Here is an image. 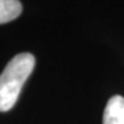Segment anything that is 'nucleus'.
Returning a JSON list of instances; mask_svg holds the SVG:
<instances>
[{
  "label": "nucleus",
  "mask_w": 124,
  "mask_h": 124,
  "mask_svg": "<svg viewBox=\"0 0 124 124\" xmlns=\"http://www.w3.org/2000/svg\"><path fill=\"white\" fill-rule=\"evenodd\" d=\"M22 10L23 7L19 0H0V24L16 19Z\"/></svg>",
  "instance_id": "7ed1b4c3"
},
{
  "label": "nucleus",
  "mask_w": 124,
  "mask_h": 124,
  "mask_svg": "<svg viewBox=\"0 0 124 124\" xmlns=\"http://www.w3.org/2000/svg\"><path fill=\"white\" fill-rule=\"evenodd\" d=\"M103 124H124V98L115 95L109 99L104 110Z\"/></svg>",
  "instance_id": "f03ea898"
},
{
  "label": "nucleus",
  "mask_w": 124,
  "mask_h": 124,
  "mask_svg": "<svg viewBox=\"0 0 124 124\" xmlns=\"http://www.w3.org/2000/svg\"><path fill=\"white\" fill-rule=\"evenodd\" d=\"M36 65L32 53H19L10 60L0 75V111H8L15 105L22 87Z\"/></svg>",
  "instance_id": "f257e3e1"
}]
</instances>
